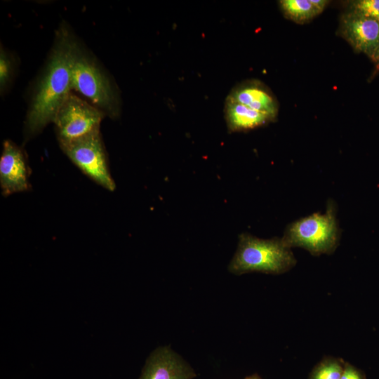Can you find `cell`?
<instances>
[{"mask_svg":"<svg viewBox=\"0 0 379 379\" xmlns=\"http://www.w3.org/2000/svg\"><path fill=\"white\" fill-rule=\"evenodd\" d=\"M79 47L65 27L56 36L48 65L34 93L26 121V131L35 135L51 121L71 93L72 67Z\"/></svg>","mask_w":379,"mask_h":379,"instance_id":"cell-1","label":"cell"},{"mask_svg":"<svg viewBox=\"0 0 379 379\" xmlns=\"http://www.w3.org/2000/svg\"><path fill=\"white\" fill-rule=\"evenodd\" d=\"M295 263L293 253L281 239H262L243 233L228 269L235 274L251 272L279 274L288 271Z\"/></svg>","mask_w":379,"mask_h":379,"instance_id":"cell-2","label":"cell"},{"mask_svg":"<svg viewBox=\"0 0 379 379\" xmlns=\"http://www.w3.org/2000/svg\"><path fill=\"white\" fill-rule=\"evenodd\" d=\"M281 240L289 248L302 247L313 255L332 253L338 242L332 205L328 206L325 214L314 213L289 225Z\"/></svg>","mask_w":379,"mask_h":379,"instance_id":"cell-3","label":"cell"},{"mask_svg":"<svg viewBox=\"0 0 379 379\" xmlns=\"http://www.w3.org/2000/svg\"><path fill=\"white\" fill-rule=\"evenodd\" d=\"M72 89L88 98L109 114H118V101L107 77L79 48L72 67Z\"/></svg>","mask_w":379,"mask_h":379,"instance_id":"cell-4","label":"cell"},{"mask_svg":"<svg viewBox=\"0 0 379 379\" xmlns=\"http://www.w3.org/2000/svg\"><path fill=\"white\" fill-rule=\"evenodd\" d=\"M105 114L94 105L70 93L53 121L59 145L69 143L100 131Z\"/></svg>","mask_w":379,"mask_h":379,"instance_id":"cell-5","label":"cell"},{"mask_svg":"<svg viewBox=\"0 0 379 379\" xmlns=\"http://www.w3.org/2000/svg\"><path fill=\"white\" fill-rule=\"evenodd\" d=\"M60 146L86 176L109 191L115 190L100 131Z\"/></svg>","mask_w":379,"mask_h":379,"instance_id":"cell-6","label":"cell"},{"mask_svg":"<svg viewBox=\"0 0 379 379\" xmlns=\"http://www.w3.org/2000/svg\"><path fill=\"white\" fill-rule=\"evenodd\" d=\"M338 34L357 53L370 59L379 46V22L358 13L345 11L341 14Z\"/></svg>","mask_w":379,"mask_h":379,"instance_id":"cell-7","label":"cell"},{"mask_svg":"<svg viewBox=\"0 0 379 379\" xmlns=\"http://www.w3.org/2000/svg\"><path fill=\"white\" fill-rule=\"evenodd\" d=\"M30 168L22 149L5 140L0 158V186L4 196L30 190Z\"/></svg>","mask_w":379,"mask_h":379,"instance_id":"cell-8","label":"cell"},{"mask_svg":"<svg viewBox=\"0 0 379 379\" xmlns=\"http://www.w3.org/2000/svg\"><path fill=\"white\" fill-rule=\"evenodd\" d=\"M195 373L178 354L160 347L148 358L140 379H192Z\"/></svg>","mask_w":379,"mask_h":379,"instance_id":"cell-9","label":"cell"},{"mask_svg":"<svg viewBox=\"0 0 379 379\" xmlns=\"http://www.w3.org/2000/svg\"><path fill=\"white\" fill-rule=\"evenodd\" d=\"M226 99L266 114L274 119L278 114L279 105L274 94L267 86L256 79L247 80L235 86Z\"/></svg>","mask_w":379,"mask_h":379,"instance_id":"cell-10","label":"cell"},{"mask_svg":"<svg viewBox=\"0 0 379 379\" xmlns=\"http://www.w3.org/2000/svg\"><path fill=\"white\" fill-rule=\"evenodd\" d=\"M224 116L230 132H242L261 127L275 121L270 116L226 99Z\"/></svg>","mask_w":379,"mask_h":379,"instance_id":"cell-11","label":"cell"},{"mask_svg":"<svg viewBox=\"0 0 379 379\" xmlns=\"http://www.w3.org/2000/svg\"><path fill=\"white\" fill-rule=\"evenodd\" d=\"M279 5L284 15L297 23L307 22L319 15L310 0H281Z\"/></svg>","mask_w":379,"mask_h":379,"instance_id":"cell-12","label":"cell"},{"mask_svg":"<svg viewBox=\"0 0 379 379\" xmlns=\"http://www.w3.org/2000/svg\"><path fill=\"white\" fill-rule=\"evenodd\" d=\"M345 364L341 358L326 357L314 367L309 379H340Z\"/></svg>","mask_w":379,"mask_h":379,"instance_id":"cell-13","label":"cell"},{"mask_svg":"<svg viewBox=\"0 0 379 379\" xmlns=\"http://www.w3.org/2000/svg\"><path fill=\"white\" fill-rule=\"evenodd\" d=\"M346 11L369 17L379 22V0H354L346 3Z\"/></svg>","mask_w":379,"mask_h":379,"instance_id":"cell-14","label":"cell"},{"mask_svg":"<svg viewBox=\"0 0 379 379\" xmlns=\"http://www.w3.org/2000/svg\"><path fill=\"white\" fill-rule=\"evenodd\" d=\"M11 74V62L5 52L1 49L0 54V85L4 88L8 81Z\"/></svg>","mask_w":379,"mask_h":379,"instance_id":"cell-15","label":"cell"},{"mask_svg":"<svg viewBox=\"0 0 379 379\" xmlns=\"http://www.w3.org/2000/svg\"><path fill=\"white\" fill-rule=\"evenodd\" d=\"M340 379H366V378L361 370L345 361Z\"/></svg>","mask_w":379,"mask_h":379,"instance_id":"cell-16","label":"cell"},{"mask_svg":"<svg viewBox=\"0 0 379 379\" xmlns=\"http://www.w3.org/2000/svg\"><path fill=\"white\" fill-rule=\"evenodd\" d=\"M310 1L319 14L324 10L329 3V1L326 0H310Z\"/></svg>","mask_w":379,"mask_h":379,"instance_id":"cell-17","label":"cell"},{"mask_svg":"<svg viewBox=\"0 0 379 379\" xmlns=\"http://www.w3.org/2000/svg\"><path fill=\"white\" fill-rule=\"evenodd\" d=\"M371 60L374 64L375 69H374V74L379 72V46L371 57Z\"/></svg>","mask_w":379,"mask_h":379,"instance_id":"cell-18","label":"cell"},{"mask_svg":"<svg viewBox=\"0 0 379 379\" xmlns=\"http://www.w3.org/2000/svg\"><path fill=\"white\" fill-rule=\"evenodd\" d=\"M245 379H261L258 375H252L246 377Z\"/></svg>","mask_w":379,"mask_h":379,"instance_id":"cell-19","label":"cell"}]
</instances>
